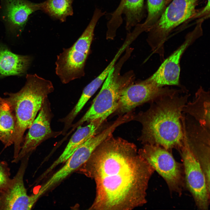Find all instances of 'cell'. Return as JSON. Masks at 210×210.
Masks as SVG:
<instances>
[{
	"label": "cell",
	"instance_id": "6da1fadb",
	"mask_svg": "<svg viewBox=\"0 0 210 210\" xmlns=\"http://www.w3.org/2000/svg\"><path fill=\"white\" fill-rule=\"evenodd\" d=\"M80 168L96 184L89 210H131L147 202L148 183L155 170L133 143L112 135Z\"/></svg>",
	"mask_w": 210,
	"mask_h": 210
},
{
	"label": "cell",
	"instance_id": "7a4b0ae2",
	"mask_svg": "<svg viewBox=\"0 0 210 210\" xmlns=\"http://www.w3.org/2000/svg\"><path fill=\"white\" fill-rule=\"evenodd\" d=\"M179 94L158 98L151 102L148 109L134 116L142 126L139 140L143 144L159 146L169 151L182 146L183 109L190 94Z\"/></svg>",
	"mask_w": 210,
	"mask_h": 210
},
{
	"label": "cell",
	"instance_id": "3957f363",
	"mask_svg": "<svg viewBox=\"0 0 210 210\" xmlns=\"http://www.w3.org/2000/svg\"><path fill=\"white\" fill-rule=\"evenodd\" d=\"M26 78L25 85L19 91L4 93L8 96L4 98L11 107L16 121L13 159L20 152L25 131L31 126L45 99L54 90L51 81L36 74H27Z\"/></svg>",
	"mask_w": 210,
	"mask_h": 210
},
{
	"label": "cell",
	"instance_id": "277c9868",
	"mask_svg": "<svg viewBox=\"0 0 210 210\" xmlns=\"http://www.w3.org/2000/svg\"><path fill=\"white\" fill-rule=\"evenodd\" d=\"M127 57L125 54L110 71L90 107L78 121L71 125L72 131L85 122L99 119L105 121L116 111L122 91L134 82L135 78L131 71L120 74L121 69Z\"/></svg>",
	"mask_w": 210,
	"mask_h": 210
},
{
	"label": "cell",
	"instance_id": "5b68a950",
	"mask_svg": "<svg viewBox=\"0 0 210 210\" xmlns=\"http://www.w3.org/2000/svg\"><path fill=\"white\" fill-rule=\"evenodd\" d=\"M102 14L95 10L82 34L70 48H64L57 56L55 73L63 84L84 76L85 66L90 53L97 23Z\"/></svg>",
	"mask_w": 210,
	"mask_h": 210
},
{
	"label": "cell",
	"instance_id": "8992f818",
	"mask_svg": "<svg viewBox=\"0 0 210 210\" xmlns=\"http://www.w3.org/2000/svg\"><path fill=\"white\" fill-rule=\"evenodd\" d=\"M198 0H173L162 13L147 39L152 54L164 59V43L175 27L192 16Z\"/></svg>",
	"mask_w": 210,
	"mask_h": 210
},
{
	"label": "cell",
	"instance_id": "52a82bcc",
	"mask_svg": "<svg viewBox=\"0 0 210 210\" xmlns=\"http://www.w3.org/2000/svg\"><path fill=\"white\" fill-rule=\"evenodd\" d=\"M139 151L165 180L170 191L180 195L183 185V171L169 151L159 146L144 144Z\"/></svg>",
	"mask_w": 210,
	"mask_h": 210
},
{
	"label": "cell",
	"instance_id": "ba28073f",
	"mask_svg": "<svg viewBox=\"0 0 210 210\" xmlns=\"http://www.w3.org/2000/svg\"><path fill=\"white\" fill-rule=\"evenodd\" d=\"M178 150L183 162L186 186L197 208L207 210L209 204L210 188L203 170L190 149L185 135L183 145Z\"/></svg>",
	"mask_w": 210,
	"mask_h": 210
},
{
	"label": "cell",
	"instance_id": "9c48e42d",
	"mask_svg": "<svg viewBox=\"0 0 210 210\" xmlns=\"http://www.w3.org/2000/svg\"><path fill=\"white\" fill-rule=\"evenodd\" d=\"M183 89L168 87H158L147 79L136 83L134 82L122 91L116 111L122 114L130 112L136 107L153 101L160 97L181 94Z\"/></svg>",
	"mask_w": 210,
	"mask_h": 210
},
{
	"label": "cell",
	"instance_id": "30bf717a",
	"mask_svg": "<svg viewBox=\"0 0 210 210\" xmlns=\"http://www.w3.org/2000/svg\"><path fill=\"white\" fill-rule=\"evenodd\" d=\"M112 134L111 130L107 127L84 142L65 162L64 166L41 186L36 193L37 195L40 197L79 168L89 159L97 147Z\"/></svg>",
	"mask_w": 210,
	"mask_h": 210
},
{
	"label": "cell",
	"instance_id": "8fae6325",
	"mask_svg": "<svg viewBox=\"0 0 210 210\" xmlns=\"http://www.w3.org/2000/svg\"><path fill=\"white\" fill-rule=\"evenodd\" d=\"M52 114L48 98L44 100L39 113L29 128L17 157L11 162L17 163L24 157L30 156L31 153L45 140L56 137L62 132H54L50 127Z\"/></svg>",
	"mask_w": 210,
	"mask_h": 210
},
{
	"label": "cell",
	"instance_id": "7c38bea8",
	"mask_svg": "<svg viewBox=\"0 0 210 210\" xmlns=\"http://www.w3.org/2000/svg\"><path fill=\"white\" fill-rule=\"evenodd\" d=\"M202 34L201 29L197 28L187 35L182 44L164 59L157 70L147 78L148 80L158 87L175 85L186 89L180 83V60L185 51Z\"/></svg>",
	"mask_w": 210,
	"mask_h": 210
},
{
	"label": "cell",
	"instance_id": "4fadbf2b",
	"mask_svg": "<svg viewBox=\"0 0 210 210\" xmlns=\"http://www.w3.org/2000/svg\"><path fill=\"white\" fill-rule=\"evenodd\" d=\"M29 156L21 160L19 169L6 188L0 193V210H30L38 199L35 194L29 195L24 177Z\"/></svg>",
	"mask_w": 210,
	"mask_h": 210
},
{
	"label": "cell",
	"instance_id": "5bb4252c",
	"mask_svg": "<svg viewBox=\"0 0 210 210\" xmlns=\"http://www.w3.org/2000/svg\"><path fill=\"white\" fill-rule=\"evenodd\" d=\"M3 17L9 30L19 33L23 30L29 16L40 10V4L27 0H3Z\"/></svg>",
	"mask_w": 210,
	"mask_h": 210
},
{
	"label": "cell",
	"instance_id": "9a60e30c",
	"mask_svg": "<svg viewBox=\"0 0 210 210\" xmlns=\"http://www.w3.org/2000/svg\"><path fill=\"white\" fill-rule=\"evenodd\" d=\"M104 121L101 119H97L90 122L85 127H78L62 153L41 176V178H43L57 165L65 162L82 144L98 132V131Z\"/></svg>",
	"mask_w": 210,
	"mask_h": 210
},
{
	"label": "cell",
	"instance_id": "2e32d148",
	"mask_svg": "<svg viewBox=\"0 0 210 210\" xmlns=\"http://www.w3.org/2000/svg\"><path fill=\"white\" fill-rule=\"evenodd\" d=\"M32 60L30 56L13 53L7 46L0 43V77L24 74Z\"/></svg>",
	"mask_w": 210,
	"mask_h": 210
},
{
	"label": "cell",
	"instance_id": "e0dca14e",
	"mask_svg": "<svg viewBox=\"0 0 210 210\" xmlns=\"http://www.w3.org/2000/svg\"><path fill=\"white\" fill-rule=\"evenodd\" d=\"M183 113L194 118L201 125L210 129V93L200 86L195 94L194 100L187 102Z\"/></svg>",
	"mask_w": 210,
	"mask_h": 210
},
{
	"label": "cell",
	"instance_id": "ac0fdd59",
	"mask_svg": "<svg viewBox=\"0 0 210 210\" xmlns=\"http://www.w3.org/2000/svg\"><path fill=\"white\" fill-rule=\"evenodd\" d=\"M16 121L10 106L0 97V140L8 147L13 144L15 136Z\"/></svg>",
	"mask_w": 210,
	"mask_h": 210
},
{
	"label": "cell",
	"instance_id": "d6986e66",
	"mask_svg": "<svg viewBox=\"0 0 210 210\" xmlns=\"http://www.w3.org/2000/svg\"><path fill=\"white\" fill-rule=\"evenodd\" d=\"M73 0H47L41 3L40 10L50 16L65 21L66 18L73 14Z\"/></svg>",
	"mask_w": 210,
	"mask_h": 210
},
{
	"label": "cell",
	"instance_id": "ffe728a7",
	"mask_svg": "<svg viewBox=\"0 0 210 210\" xmlns=\"http://www.w3.org/2000/svg\"><path fill=\"white\" fill-rule=\"evenodd\" d=\"M144 0H124L127 24L137 21L142 10Z\"/></svg>",
	"mask_w": 210,
	"mask_h": 210
},
{
	"label": "cell",
	"instance_id": "44dd1931",
	"mask_svg": "<svg viewBox=\"0 0 210 210\" xmlns=\"http://www.w3.org/2000/svg\"><path fill=\"white\" fill-rule=\"evenodd\" d=\"M166 2V0H147L148 14L145 24L154 22L162 13Z\"/></svg>",
	"mask_w": 210,
	"mask_h": 210
},
{
	"label": "cell",
	"instance_id": "7402d4cb",
	"mask_svg": "<svg viewBox=\"0 0 210 210\" xmlns=\"http://www.w3.org/2000/svg\"><path fill=\"white\" fill-rule=\"evenodd\" d=\"M10 168L7 162H0V193L7 187L11 178Z\"/></svg>",
	"mask_w": 210,
	"mask_h": 210
},
{
	"label": "cell",
	"instance_id": "603a6c76",
	"mask_svg": "<svg viewBox=\"0 0 210 210\" xmlns=\"http://www.w3.org/2000/svg\"><path fill=\"white\" fill-rule=\"evenodd\" d=\"M210 11V0H207V3L205 7L200 12L197 14L195 15V17H199L207 14Z\"/></svg>",
	"mask_w": 210,
	"mask_h": 210
},
{
	"label": "cell",
	"instance_id": "cb8c5ba5",
	"mask_svg": "<svg viewBox=\"0 0 210 210\" xmlns=\"http://www.w3.org/2000/svg\"><path fill=\"white\" fill-rule=\"evenodd\" d=\"M170 0H166V2H167V1H170Z\"/></svg>",
	"mask_w": 210,
	"mask_h": 210
},
{
	"label": "cell",
	"instance_id": "d4e9b609",
	"mask_svg": "<svg viewBox=\"0 0 210 210\" xmlns=\"http://www.w3.org/2000/svg\"></svg>",
	"mask_w": 210,
	"mask_h": 210
}]
</instances>
